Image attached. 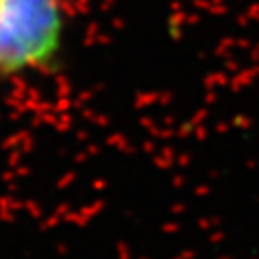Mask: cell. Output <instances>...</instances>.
Returning a JSON list of instances; mask_svg holds the SVG:
<instances>
[{
	"label": "cell",
	"mask_w": 259,
	"mask_h": 259,
	"mask_svg": "<svg viewBox=\"0 0 259 259\" xmlns=\"http://www.w3.org/2000/svg\"><path fill=\"white\" fill-rule=\"evenodd\" d=\"M66 17V0H0V73H21L52 62Z\"/></svg>",
	"instance_id": "1"
}]
</instances>
